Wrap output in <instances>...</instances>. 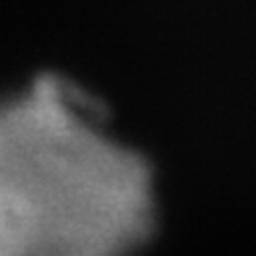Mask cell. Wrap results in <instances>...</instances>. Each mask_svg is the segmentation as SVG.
<instances>
[{
  "instance_id": "1",
  "label": "cell",
  "mask_w": 256,
  "mask_h": 256,
  "mask_svg": "<svg viewBox=\"0 0 256 256\" xmlns=\"http://www.w3.org/2000/svg\"><path fill=\"white\" fill-rule=\"evenodd\" d=\"M152 228L149 162L68 81L0 100V256H134Z\"/></svg>"
}]
</instances>
